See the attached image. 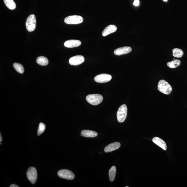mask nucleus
I'll list each match as a JSON object with an SVG mask.
<instances>
[{"instance_id":"obj_1","label":"nucleus","mask_w":187,"mask_h":187,"mask_svg":"<svg viewBox=\"0 0 187 187\" xmlns=\"http://www.w3.org/2000/svg\"><path fill=\"white\" fill-rule=\"evenodd\" d=\"M158 89L160 92L166 95L170 94L172 90V86L166 80H164L159 81Z\"/></svg>"},{"instance_id":"obj_2","label":"nucleus","mask_w":187,"mask_h":187,"mask_svg":"<svg viewBox=\"0 0 187 187\" xmlns=\"http://www.w3.org/2000/svg\"><path fill=\"white\" fill-rule=\"evenodd\" d=\"M86 100L91 105H97L103 101V97L99 94H90L86 96Z\"/></svg>"},{"instance_id":"obj_3","label":"nucleus","mask_w":187,"mask_h":187,"mask_svg":"<svg viewBox=\"0 0 187 187\" xmlns=\"http://www.w3.org/2000/svg\"><path fill=\"white\" fill-rule=\"evenodd\" d=\"M127 107L125 104H123L120 107L117 114L118 122L122 123L125 121L127 117Z\"/></svg>"},{"instance_id":"obj_4","label":"nucleus","mask_w":187,"mask_h":187,"mask_svg":"<svg viewBox=\"0 0 187 187\" xmlns=\"http://www.w3.org/2000/svg\"><path fill=\"white\" fill-rule=\"evenodd\" d=\"M36 19L35 15H31L27 18L26 22V27L27 30L29 32L34 31L36 27Z\"/></svg>"},{"instance_id":"obj_5","label":"nucleus","mask_w":187,"mask_h":187,"mask_svg":"<svg viewBox=\"0 0 187 187\" xmlns=\"http://www.w3.org/2000/svg\"><path fill=\"white\" fill-rule=\"evenodd\" d=\"M83 19L79 15L70 16L64 19V21L67 24H77L83 21Z\"/></svg>"},{"instance_id":"obj_6","label":"nucleus","mask_w":187,"mask_h":187,"mask_svg":"<svg viewBox=\"0 0 187 187\" xmlns=\"http://www.w3.org/2000/svg\"><path fill=\"white\" fill-rule=\"evenodd\" d=\"M27 178L30 181L31 183L35 184L37 180V177L36 168L33 167H29L27 171Z\"/></svg>"},{"instance_id":"obj_7","label":"nucleus","mask_w":187,"mask_h":187,"mask_svg":"<svg viewBox=\"0 0 187 187\" xmlns=\"http://www.w3.org/2000/svg\"><path fill=\"white\" fill-rule=\"evenodd\" d=\"M58 176L61 178L68 180H72L75 178V175L72 171L66 169L59 171L58 172Z\"/></svg>"},{"instance_id":"obj_8","label":"nucleus","mask_w":187,"mask_h":187,"mask_svg":"<svg viewBox=\"0 0 187 187\" xmlns=\"http://www.w3.org/2000/svg\"><path fill=\"white\" fill-rule=\"evenodd\" d=\"M112 76L108 74H102L98 75L94 78V80L98 83H105L112 79Z\"/></svg>"},{"instance_id":"obj_9","label":"nucleus","mask_w":187,"mask_h":187,"mask_svg":"<svg viewBox=\"0 0 187 187\" xmlns=\"http://www.w3.org/2000/svg\"><path fill=\"white\" fill-rule=\"evenodd\" d=\"M85 61V58L81 55H77L72 57L69 60L70 64L73 66H78L83 63Z\"/></svg>"},{"instance_id":"obj_10","label":"nucleus","mask_w":187,"mask_h":187,"mask_svg":"<svg viewBox=\"0 0 187 187\" xmlns=\"http://www.w3.org/2000/svg\"><path fill=\"white\" fill-rule=\"evenodd\" d=\"M132 48L129 47H124L116 49L114 52V54L117 56L127 54L130 52Z\"/></svg>"},{"instance_id":"obj_11","label":"nucleus","mask_w":187,"mask_h":187,"mask_svg":"<svg viewBox=\"0 0 187 187\" xmlns=\"http://www.w3.org/2000/svg\"><path fill=\"white\" fill-rule=\"evenodd\" d=\"M81 44V42L80 40H70L66 41L64 43V46L67 48H73L78 47Z\"/></svg>"},{"instance_id":"obj_12","label":"nucleus","mask_w":187,"mask_h":187,"mask_svg":"<svg viewBox=\"0 0 187 187\" xmlns=\"http://www.w3.org/2000/svg\"><path fill=\"white\" fill-rule=\"evenodd\" d=\"M120 146V143L119 142L112 143L105 147V149H104V151L105 153L111 152L119 148Z\"/></svg>"},{"instance_id":"obj_13","label":"nucleus","mask_w":187,"mask_h":187,"mask_svg":"<svg viewBox=\"0 0 187 187\" xmlns=\"http://www.w3.org/2000/svg\"><path fill=\"white\" fill-rule=\"evenodd\" d=\"M117 29V27L115 25H110L104 29L102 32V35L104 37L107 36L108 35L115 32Z\"/></svg>"},{"instance_id":"obj_14","label":"nucleus","mask_w":187,"mask_h":187,"mask_svg":"<svg viewBox=\"0 0 187 187\" xmlns=\"http://www.w3.org/2000/svg\"><path fill=\"white\" fill-rule=\"evenodd\" d=\"M153 141L155 144L158 145L163 150H166L167 149V145L165 142L159 137H155L153 139Z\"/></svg>"},{"instance_id":"obj_15","label":"nucleus","mask_w":187,"mask_h":187,"mask_svg":"<svg viewBox=\"0 0 187 187\" xmlns=\"http://www.w3.org/2000/svg\"><path fill=\"white\" fill-rule=\"evenodd\" d=\"M81 135L85 137L94 138L97 136L98 133L90 130H83L81 131Z\"/></svg>"},{"instance_id":"obj_16","label":"nucleus","mask_w":187,"mask_h":187,"mask_svg":"<svg viewBox=\"0 0 187 187\" xmlns=\"http://www.w3.org/2000/svg\"><path fill=\"white\" fill-rule=\"evenodd\" d=\"M37 62L41 66H46L49 64V60L46 57L40 56L37 58Z\"/></svg>"},{"instance_id":"obj_17","label":"nucleus","mask_w":187,"mask_h":187,"mask_svg":"<svg viewBox=\"0 0 187 187\" xmlns=\"http://www.w3.org/2000/svg\"><path fill=\"white\" fill-rule=\"evenodd\" d=\"M4 1L6 6L9 9L14 10L16 8V5L14 0H4Z\"/></svg>"},{"instance_id":"obj_18","label":"nucleus","mask_w":187,"mask_h":187,"mask_svg":"<svg viewBox=\"0 0 187 187\" xmlns=\"http://www.w3.org/2000/svg\"><path fill=\"white\" fill-rule=\"evenodd\" d=\"M172 52L173 56L175 57L181 58L184 54L183 50L180 49L174 48L173 49Z\"/></svg>"},{"instance_id":"obj_19","label":"nucleus","mask_w":187,"mask_h":187,"mask_svg":"<svg viewBox=\"0 0 187 187\" xmlns=\"http://www.w3.org/2000/svg\"><path fill=\"white\" fill-rule=\"evenodd\" d=\"M181 61L178 59H175L167 63V66L171 68H175L180 66L181 64Z\"/></svg>"},{"instance_id":"obj_20","label":"nucleus","mask_w":187,"mask_h":187,"mask_svg":"<svg viewBox=\"0 0 187 187\" xmlns=\"http://www.w3.org/2000/svg\"><path fill=\"white\" fill-rule=\"evenodd\" d=\"M116 168L115 166H112L111 169H110L109 172V179L111 182L115 180L116 173Z\"/></svg>"},{"instance_id":"obj_21","label":"nucleus","mask_w":187,"mask_h":187,"mask_svg":"<svg viewBox=\"0 0 187 187\" xmlns=\"http://www.w3.org/2000/svg\"><path fill=\"white\" fill-rule=\"evenodd\" d=\"M13 67L19 73L22 74L24 72V68L21 64L18 63H14L13 64Z\"/></svg>"},{"instance_id":"obj_22","label":"nucleus","mask_w":187,"mask_h":187,"mask_svg":"<svg viewBox=\"0 0 187 187\" xmlns=\"http://www.w3.org/2000/svg\"><path fill=\"white\" fill-rule=\"evenodd\" d=\"M45 129H46V125L44 123H40L39 124L38 131H37V135L39 136L44 133Z\"/></svg>"},{"instance_id":"obj_23","label":"nucleus","mask_w":187,"mask_h":187,"mask_svg":"<svg viewBox=\"0 0 187 187\" xmlns=\"http://www.w3.org/2000/svg\"><path fill=\"white\" fill-rule=\"evenodd\" d=\"M139 0H135L134 1L133 5L135 6H138L139 5Z\"/></svg>"},{"instance_id":"obj_24","label":"nucleus","mask_w":187,"mask_h":187,"mask_svg":"<svg viewBox=\"0 0 187 187\" xmlns=\"http://www.w3.org/2000/svg\"><path fill=\"white\" fill-rule=\"evenodd\" d=\"M10 187H19V186H17V185H16L13 184H11V186H10Z\"/></svg>"},{"instance_id":"obj_25","label":"nucleus","mask_w":187,"mask_h":187,"mask_svg":"<svg viewBox=\"0 0 187 187\" xmlns=\"http://www.w3.org/2000/svg\"><path fill=\"white\" fill-rule=\"evenodd\" d=\"M0 138H1V139H0V142H1L2 141V138L1 134V135H0Z\"/></svg>"},{"instance_id":"obj_26","label":"nucleus","mask_w":187,"mask_h":187,"mask_svg":"<svg viewBox=\"0 0 187 187\" xmlns=\"http://www.w3.org/2000/svg\"><path fill=\"white\" fill-rule=\"evenodd\" d=\"M163 1L165 2H166L167 1H168V0H163Z\"/></svg>"},{"instance_id":"obj_27","label":"nucleus","mask_w":187,"mask_h":187,"mask_svg":"<svg viewBox=\"0 0 187 187\" xmlns=\"http://www.w3.org/2000/svg\"><path fill=\"white\" fill-rule=\"evenodd\" d=\"M126 187H128V186H126Z\"/></svg>"}]
</instances>
